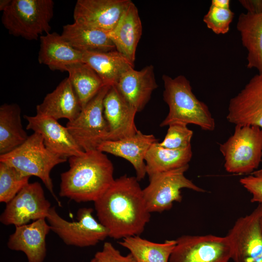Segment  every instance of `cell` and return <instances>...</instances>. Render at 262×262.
<instances>
[{"label": "cell", "mask_w": 262, "mask_h": 262, "mask_svg": "<svg viewBox=\"0 0 262 262\" xmlns=\"http://www.w3.org/2000/svg\"><path fill=\"white\" fill-rule=\"evenodd\" d=\"M94 202L98 221L115 239L139 236L150 221L151 213L136 177L124 175L115 179Z\"/></svg>", "instance_id": "6da1fadb"}, {"label": "cell", "mask_w": 262, "mask_h": 262, "mask_svg": "<svg viewBox=\"0 0 262 262\" xmlns=\"http://www.w3.org/2000/svg\"><path fill=\"white\" fill-rule=\"evenodd\" d=\"M69 168L61 174L59 196L76 202H95L114 182V166L97 149L68 158Z\"/></svg>", "instance_id": "7a4b0ae2"}, {"label": "cell", "mask_w": 262, "mask_h": 262, "mask_svg": "<svg viewBox=\"0 0 262 262\" xmlns=\"http://www.w3.org/2000/svg\"><path fill=\"white\" fill-rule=\"evenodd\" d=\"M163 98L169 112L160 127L173 123L199 126L204 131L214 130L215 122L208 106L198 100L192 92L189 81L183 75L173 78L163 75Z\"/></svg>", "instance_id": "3957f363"}, {"label": "cell", "mask_w": 262, "mask_h": 262, "mask_svg": "<svg viewBox=\"0 0 262 262\" xmlns=\"http://www.w3.org/2000/svg\"><path fill=\"white\" fill-rule=\"evenodd\" d=\"M66 161L67 159L48 149L43 136L37 132L30 135L24 143L13 151L0 155V162L15 168L25 176L39 178L59 206L61 204L55 195L50 173L54 167Z\"/></svg>", "instance_id": "277c9868"}, {"label": "cell", "mask_w": 262, "mask_h": 262, "mask_svg": "<svg viewBox=\"0 0 262 262\" xmlns=\"http://www.w3.org/2000/svg\"><path fill=\"white\" fill-rule=\"evenodd\" d=\"M54 7L52 0H11L2 11L1 22L12 35L37 40L51 31Z\"/></svg>", "instance_id": "5b68a950"}, {"label": "cell", "mask_w": 262, "mask_h": 262, "mask_svg": "<svg viewBox=\"0 0 262 262\" xmlns=\"http://www.w3.org/2000/svg\"><path fill=\"white\" fill-rule=\"evenodd\" d=\"M228 172L251 174L262 161V129L256 126L235 125L233 134L220 144Z\"/></svg>", "instance_id": "8992f818"}, {"label": "cell", "mask_w": 262, "mask_h": 262, "mask_svg": "<svg viewBox=\"0 0 262 262\" xmlns=\"http://www.w3.org/2000/svg\"><path fill=\"white\" fill-rule=\"evenodd\" d=\"M91 208H82L77 213V221H68L58 213L51 207L46 220L50 229L65 244L80 247L94 246L109 237L107 229L93 215Z\"/></svg>", "instance_id": "52a82bcc"}, {"label": "cell", "mask_w": 262, "mask_h": 262, "mask_svg": "<svg viewBox=\"0 0 262 262\" xmlns=\"http://www.w3.org/2000/svg\"><path fill=\"white\" fill-rule=\"evenodd\" d=\"M189 167L188 164L149 177V184L143 189V193L150 213L169 210L174 202H180L182 198L181 190L183 188L200 193L206 192L185 176L184 173Z\"/></svg>", "instance_id": "ba28073f"}, {"label": "cell", "mask_w": 262, "mask_h": 262, "mask_svg": "<svg viewBox=\"0 0 262 262\" xmlns=\"http://www.w3.org/2000/svg\"><path fill=\"white\" fill-rule=\"evenodd\" d=\"M111 86H103L82 109L78 116L66 125L77 144L84 151L97 149L107 139L109 130L103 115V101Z\"/></svg>", "instance_id": "9c48e42d"}, {"label": "cell", "mask_w": 262, "mask_h": 262, "mask_svg": "<svg viewBox=\"0 0 262 262\" xmlns=\"http://www.w3.org/2000/svg\"><path fill=\"white\" fill-rule=\"evenodd\" d=\"M176 240L169 262H229L231 259L226 236L184 235Z\"/></svg>", "instance_id": "30bf717a"}, {"label": "cell", "mask_w": 262, "mask_h": 262, "mask_svg": "<svg viewBox=\"0 0 262 262\" xmlns=\"http://www.w3.org/2000/svg\"><path fill=\"white\" fill-rule=\"evenodd\" d=\"M262 204L239 218L226 236L234 262H262Z\"/></svg>", "instance_id": "8fae6325"}, {"label": "cell", "mask_w": 262, "mask_h": 262, "mask_svg": "<svg viewBox=\"0 0 262 262\" xmlns=\"http://www.w3.org/2000/svg\"><path fill=\"white\" fill-rule=\"evenodd\" d=\"M51 207L40 183H29L6 204L0 222L15 227L28 224L31 221L46 219Z\"/></svg>", "instance_id": "7c38bea8"}, {"label": "cell", "mask_w": 262, "mask_h": 262, "mask_svg": "<svg viewBox=\"0 0 262 262\" xmlns=\"http://www.w3.org/2000/svg\"><path fill=\"white\" fill-rule=\"evenodd\" d=\"M130 0H78L73 12L74 22L110 32L116 26Z\"/></svg>", "instance_id": "4fadbf2b"}, {"label": "cell", "mask_w": 262, "mask_h": 262, "mask_svg": "<svg viewBox=\"0 0 262 262\" xmlns=\"http://www.w3.org/2000/svg\"><path fill=\"white\" fill-rule=\"evenodd\" d=\"M228 121L262 129V72L254 75L229 102Z\"/></svg>", "instance_id": "5bb4252c"}, {"label": "cell", "mask_w": 262, "mask_h": 262, "mask_svg": "<svg viewBox=\"0 0 262 262\" xmlns=\"http://www.w3.org/2000/svg\"><path fill=\"white\" fill-rule=\"evenodd\" d=\"M103 107L109 130L107 140H118L136 133L135 116L137 111L115 86L109 89L103 99Z\"/></svg>", "instance_id": "9a60e30c"}, {"label": "cell", "mask_w": 262, "mask_h": 262, "mask_svg": "<svg viewBox=\"0 0 262 262\" xmlns=\"http://www.w3.org/2000/svg\"><path fill=\"white\" fill-rule=\"evenodd\" d=\"M24 117L28 122L26 129L40 134L46 147L51 152L66 159L84 153L67 128L57 120L38 114Z\"/></svg>", "instance_id": "2e32d148"}, {"label": "cell", "mask_w": 262, "mask_h": 262, "mask_svg": "<svg viewBox=\"0 0 262 262\" xmlns=\"http://www.w3.org/2000/svg\"><path fill=\"white\" fill-rule=\"evenodd\" d=\"M158 140L153 134H146L138 130L132 136L118 140L102 142L97 149L124 158L133 166L139 181L144 179L146 172L145 157L150 147Z\"/></svg>", "instance_id": "e0dca14e"}, {"label": "cell", "mask_w": 262, "mask_h": 262, "mask_svg": "<svg viewBox=\"0 0 262 262\" xmlns=\"http://www.w3.org/2000/svg\"><path fill=\"white\" fill-rule=\"evenodd\" d=\"M46 220L42 218L16 227L15 231L8 239V247L23 252L28 262H43L47 253L46 237L51 230Z\"/></svg>", "instance_id": "ac0fdd59"}, {"label": "cell", "mask_w": 262, "mask_h": 262, "mask_svg": "<svg viewBox=\"0 0 262 262\" xmlns=\"http://www.w3.org/2000/svg\"><path fill=\"white\" fill-rule=\"evenodd\" d=\"M115 86L137 112H141L158 86L154 66L148 65L140 70L131 68L122 75Z\"/></svg>", "instance_id": "d6986e66"}, {"label": "cell", "mask_w": 262, "mask_h": 262, "mask_svg": "<svg viewBox=\"0 0 262 262\" xmlns=\"http://www.w3.org/2000/svg\"><path fill=\"white\" fill-rule=\"evenodd\" d=\"M38 61L52 70L66 71L70 66L82 62V52L73 47L56 32L41 36Z\"/></svg>", "instance_id": "ffe728a7"}, {"label": "cell", "mask_w": 262, "mask_h": 262, "mask_svg": "<svg viewBox=\"0 0 262 262\" xmlns=\"http://www.w3.org/2000/svg\"><path fill=\"white\" fill-rule=\"evenodd\" d=\"M36 114L71 121L80 114L82 107L68 78L64 79L43 101L36 106Z\"/></svg>", "instance_id": "44dd1931"}, {"label": "cell", "mask_w": 262, "mask_h": 262, "mask_svg": "<svg viewBox=\"0 0 262 262\" xmlns=\"http://www.w3.org/2000/svg\"><path fill=\"white\" fill-rule=\"evenodd\" d=\"M115 49L134 65L137 46L142 34L138 10L131 1L115 27L109 32Z\"/></svg>", "instance_id": "7402d4cb"}, {"label": "cell", "mask_w": 262, "mask_h": 262, "mask_svg": "<svg viewBox=\"0 0 262 262\" xmlns=\"http://www.w3.org/2000/svg\"><path fill=\"white\" fill-rule=\"evenodd\" d=\"M82 62L97 73L104 85L109 86L115 85L122 75L134 66L116 50L83 52Z\"/></svg>", "instance_id": "603a6c76"}, {"label": "cell", "mask_w": 262, "mask_h": 262, "mask_svg": "<svg viewBox=\"0 0 262 262\" xmlns=\"http://www.w3.org/2000/svg\"><path fill=\"white\" fill-rule=\"evenodd\" d=\"M109 33L74 22L63 26L61 35L73 47L82 52H106L116 50Z\"/></svg>", "instance_id": "cb8c5ba5"}, {"label": "cell", "mask_w": 262, "mask_h": 262, "mask_svg": "<svg viewBox=\"0 0 262 262\" xmlns=\"http://www.w3.org/2000/svg\"><path fill=\"white\" fill-rule=\"evenodd\" d=\"M237 29L240 32L243 45L247 51V67L262 72V12L241 13Z\"/></svg>", "instance_id": "d4e9b609"}, {"label": "cell", "mask_w": 262, "mask_h": 262, "mask_svg": "<svg viewBox=\"0 0 262 262\" xmlns=\"http://www.w3.org/2000/svg\"><path fill=\"white\" fill-rule=\"evenodd\" d=\"M21 112L16 103H4L0 107V155L13 151L29 136L23 128Z\"/></svg>", "instance_id": "484cf974"}, {"label": "cell", "mask_w": 262, "mask_h": 262, "mask_svg": "<svg viewBox=\"0 0 262 262\" xmlns=\"http://www.w3.org/2000/svg\"><path fill=\"white\" fill-rule=\"evenodd\" d=\"M193 155L191 146L178 149L164 147L159 142L152 144L145 157L146 172L148 177L163 172L188 165Z\"/></svg>", "instance_id": "4316f807"}, {"label": "cell", "mask_w": 262, "mask_h": 262, "mask_svg": "<svg viewBox=\"0 0 262 262\" xmlns=\"http://www.w3.org/2000/svg\"><path fill=\"white\" fill-rule=\"evenodd\" d=\"M118 243L130 251L137 262H169L176 240L158 243L137 235L125 238Z\"/></svg>", "instance_id": "83f0119b"}, {"label": "cell", "mask_w": 262, "mask_h": 262, "mask_svg": "<svg viewBox=\"0 0 262 262\" xmlns=\"http://www.w3.org/2000/svg\"><path fill=\"white\" fill-rule=\"evenodd\" d=\"M66 71L82 109L105 86L97 73L84 63L72 65Z\"/></svg>", "instance_id": "f1b7e54d"}, {"label": "cell", "mask_w": 262, "mask_h": 262, "mask_svg": "<svg viewBox=\"0 0 262 262\" xmlns=\"http://www.w3.org/2000/svg\"><path fill=\"white\" fill-rule=\"evenodd\" d=\"M31 177L0 162V202L7 204L27 184Z\"/></svg>", "instance_id": "f546056e"}, {"label": "cell", "mask_w": 262, "mask_h": 262, "mask_svg": "<svg viewBox=\"0 0 262 262\" xmlns=\"http://www.w3.org/2000/svg\"><path fill=\"white\" fill-rule=\"evenodd\" d=\"M187 125L181 123L169 125L167 133L160 146L167 148L178 149L188 147L193 135V131Z\"/></svg>", "instance_id": "4dcf8cb0"}, {"label": "cell", "mask_w": 262, "mask_h": 262, "mask_svg": "<svg viewBox=\"0 0 262 262\" xmlns=\"http://www.w3.org/2000/svg\"><path fill=\"white\" fill-rule=\"evenodd\" d=\"M234 16V13L230 9H222L211 5L203 17V21L215 33L224 34L229 32Z\"/></svg>", "instance_id": "1f68e13d"}, {"label": "cell", "mask_w": 262, "mask_h": 262, "mask_svg": "<svg viewBox=\"0 0 262 262\" xmlns=\"http://www.w3.org/2000/svg\"><path fill=\"white\" fill-rule=\"evenodd\" d=\"M240 182L251 194V202L262 204V169L241 178Z\"/></svg>", "instance_id": "d6a6232c"}, {"label": "cell", "mask_w": 262, "mask_h": 262, "mask_svg": "<svg viewBox=\"0 0 262 262\" xmlns=\"http://www.w3.org/2000/svg\"><path fill=\"white\" fill-rule=\"evenodd\" d=\"M94 258L97 262H137L130 253L126 256L122 255L109 242L104 243L102 249L96 253Z\"/></svg>", "instance_id": "836d02e7"}, {"label": "cell", "mask_w": 262, "mask_h": 262, "mask_svg": "<svg viewBox=\"0 0 262 262\" xmlns=\"http://www.w3.org/2000/svg\"><path fill=\"white\" fill-rule=\"evenodd\" d=\"M239 2L248 13L256 14L262 12V0H240Z\"/></svg>", "instance_id": "e575fe53"}, {"label": "cell", "mask_w": 262, "mask_h": 262, "mask_svg": "<svg viewBox=\"0 0 262 262\" xmlns=\"http://www.w3.org/2000/svg\"><path fill=\"white\" fill-rule=\"evenodd\" d=\"M211 5L222 9H229L230 0H212Z\"/></svg>", "instance_id": "d590c367"}, {"label": "cell", "mask_w": 262, "mask_h": 262, "mask_svg": "<svg viewBox=\"0 0 262 262\" xmlns=\"http://www.w3.org/2000/svg\"><path fill=\"white\" fill-rule=\"evenodd\" d=\"M11 0H1L0 1V10L2 12L10 4Z\"/></svg>", "instance_id": "8d00e7d4"}, {"label": "cell", "mask_w": 262, "mask_h": 262, "mask_svg": "<svg viewBox=\"0 0 262 262\" xmlns=\"http://www.w3.org/2000/svg\"><path fill=\"white\" fill-rule=\"evenodd\" d=\"M90 262H97L96 260L94 258H93L90 261Z\"/></svg>", "instance_id": "74e56055"}, {"label": "cell", "mask_w": 262, "mask_h": 262, "mask_svg": "<svg viewBox=\"0 0 262 262\" xmlns=\"http://www.w3.org/2000/svg\"><path fill=\"white\" fill-rule=\"evenodd\" d=\"M261 227H262V215L261 218Z\"/></svg>", "instance_id": "f35d334b"}]
</instances>
